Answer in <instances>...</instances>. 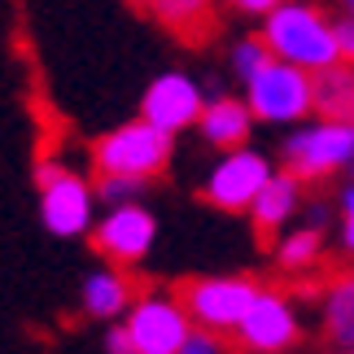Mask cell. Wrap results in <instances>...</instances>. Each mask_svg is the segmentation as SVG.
Instances as JSON below:
<instances>
[{"label":"cell","mask_w":354,"mask_h":354,"mask_svg":"<svg viewBox=\"0 0 354 354\" xmlns=\"http://www.w3.org/2000/svg\"><path fill=\"white\" fill-rule=\"evenodd\" d=\"M263 39L271 44V53L302 71L319 75L328 66L342 62V44H337V22L310 0H284L263 18Z\"/></svg>","instance_id":"cell-1"},{"label":"cell","mask_w":354,"mask_h":354,"mask_svg":"<svg viewBox=\"0 0 354 354\" xmlns=\"http://www.w3.org/2000/svg\"><path fill=\"white\" fill-rule=\"evenodd\" d=\"M280 167H289L306 184L350 175L354 171V122L328 118V114H310L302 122H293L280 145Z\"/></svg>","instance_id":"cell-2"},{"label":"cell","mask_w":354,"mask_h":354,"mask_svg":"<svg viewBox=\"0 0 354 354\" xmlns=\"http://www.w3.org/2000/svg\"><path fill=\"white\" fill-rule=\"evenodd\" d=\"M175 153V136L158 122H149L145 114H136L131 122H118L105 136L92 140V162L101 175H140V180H158L171 167Z\"/></svg>","instance_id":"cell-3"},{"label":"cell","mask_w":354,"mask_h":354,"mask_svg":"<svg viewBox=\"0 0 354 354\" xmlns=\"http://www.w3.org/2000/svg\"><path fill=\"white\" fill-rule=\"evenodd\" d=\"M245 101H250L258 122L293 127V122L315 114V75L284 57H271L258 75L245 79Z\"/></svg>","instance_id":"cell-4"},{"label":"cell","mask_w":354,"mask_h":354,"mask_svg":"<svg viewBox=\"0 0 354 354\" xmlns=\"http://www.w3.org/2000/svg\"><path fill=\"white\" fill-rule=\"evenodd\" d=\"M39 184V219L53 236H92L97 227V188H92L84 175H75L71 167H57V162H44L35 171Z\"/></svg>","instance_id":"cell-5"},{"label":"cell","mask_w":354,"mask_h":354,"mask_svg":"<svg viewBox=\"0 0 354 354\" xmlns=\"http://www.w3.org/2000/svg\"><path fill=\"white\" fill-rule=\"evenodd\" d=\"M276 175V162H271L263 149H223L214 158V167L201 180V201L223 214H250L254 197L263 193V184Z\"/></svg>","instance_id":"cell-6"},{"label":"cell","mask_w":354,"mask_h":354,"mask_svg":"<svg viewBox=\"0 0 354 354\" xmlns=\"http://www.w3.org/2000/svg\"><path fill=\"white\" fill-rule=\"evenodd\" d=\"M232 337L245 354H293L306 337V310L284 289H263Z\"/></svg>","instance_id":"cell-7"},{"label":"cell","mask_w":354,"mask_h":354,"mask_svg":"<svg viewBox=\"0 0 354 354\" xmlns=\"http://www.w3.org/2000/svg\"><path fill=\"white\" fill-rule=\"evenodd\" d=\"M258 293H263V284L254 276H197V280H184L180 302L188 306L193 324L232 337L241 328V319L250 315Z\"/></svg>","instance_id":"cell-8"},{"label":"cell","mask_w":354,"mask_h":354,"mask_svg":"<svg viewBox=\"0 0 354 354\" xmlns=\"http://www.w3.org/2000/svg\"><path fill=\"white\" fill-rule=\"evenodd\" d=\"M122 324L136 342V354H180L184 337L193 333V315L180 293H140Z\"/></svg>","instance_id":"cell-9"},{"label":"cell","mask_w":354,"mask_h":354,"mask_svg":"<svg viewBox=\"0 0 354 354\" xmlns=\"http://www.w3.org/2000/svg\"><path fill=\"white\" fill-rule=\"evenodd\" d=\"M158 241V219L145 201H127V206H105V219L92 227V245L105 263L114 267H136L145 263Z\"/></svg>","instance_id":"cell-10"},{"label":"cell","mask_w":354,"mask_h":354,"mask_svg":"<svg viewBox=\"0 0 354 354\" xmlns=\"http://www.w3.org/2000/svg\"><path fill=\"white\" fill-rule=\"evenodd\" d=\"M206 92H201V84L193 75H184V71H167V75H158L153 84L145 88V97H140V114L149 122H158V127H167L171 136H180L184 127H197V118L201 110H206Z\"/></svg>","instance_id":"cell-11"},{"label":"cell","mask_w":354,"mask_h":354,"mask_svg":"<svg viewBox=\"0 0 354 354\" xmlns=\"http://www.w3.org/2000/svg\"><path fill=\"white\" fill-rule=\"evenodd\" d=\"M306 210V180H297L289 167H276V175L263 184V193L254 197V206L245 219L254 223V232L263 241H276L284 227L297 223V214Z\"/></svg>","instance_id":"cell-12"},{"label":"cell","mask_w":354,"mask_h":354,"mask_svg":"<svg viewBox=\"0 0 354 354\" xmlns=\"http://www.w3.org/2000/svg\"><path fill=\"white\" fill-rule=\"evenodd\" d=\"M254 110H250V101L245 97H210L206 101V110H201L197 118V136L206 140L210 149H241V145H250V136H254Z\"/></svg>","instance_id":"cell-13"},{"label":"cell","mask_w":354,"mask_h":354,"mask_svg":"<svg viewBox=\"0 0 354 354\" xmlns=\"http://www.w3.org/2000/svg\"><path fill=\"white\" fill-rule=\"evenodd\" d=\"M324 258H328V236H324V223H293L284 227V232L271 241V263L276 271L284 276H310V271L324 267Z\"/></svg>","instance_id":"cell-14"},{"label":"cell","mask_w":354,"mask_h":354,"mask_svg":"<svg viewBox=\"0 0 354 354\" xmlns=\"http://www.w3.org/2000/svg\"><path fill=\"white\" fill-rule=\"evenodd\" d=\"M319 306V333L333 350H350L354 346V263H346V271L319 289L315 297Z\"/></svg>","instance_id":"cell-15"},{"label":"cell","mask_w":354,"mask_h":354,"mask_svg":"<svg viewBox=\"0 0 354 354\" xmlns=\"http://www.w3.org/2000/svg\"><path fill=\"white\" fill-rule=\"evenodd\" d=\"M136 302V289L122 267H101L84 280V310L92 319H122Z\"/></svg>","instance_id":"cell-16"},{"label":"cell","mask_w":354,"mask_h":354,"mask_svg":"<svg viewBox=\"0 0 354 354\" xmlns=\"http://www.w3.org/2000/svg\"><path fill=\"white\" fill-rule=\"evenodd\" d=\"M315 114L354 122V62H337L315 75Z\"/></svg>","instance_id":"cell-17"},{"label":"cell","mask_w":354,"mask_h":354,"mask_svg":"<svg viewBox=\"0 0 354 354\" xmlns=\"http://www.w3.org/2000/svg\"><path fill=\"white\" fill-rule=\"evenodd\" d=\"M153 18L184 39H201L214 26V0H153Z\"/></svg>","instance_id":"cell-18"},{"label":"cell","mask_w":354,"mask_h":354,"mask_svg":"<svg viewBox=\"0 0 354 354\" xmlns=\"http://www.w3.org/2000/svg\"><path fill=\"white\" fill-rule=\"evenodd\" d=\"M271 57H276V53H271V44L263 39V31H258V35H241V39H236L232 53H227V66H232V75L245 84V79L258 75Z\"/></svg>","instance_id":"cell-19"},{"label":"cell","mask_w":354,"mask_h":354,"mask_svg":"<svg viewBox=\"0 0 354 354\" xmlns=\"http://www.w3.org/2000/svg\"><path fill=\"white\" fill-rule=\"evenodd\" d=\"M333 223H337V258H342V263H354V175L337 188Z\"/></svg>","instance_id":"cell-20"},{"label":"cell","mask_w":354,"mask_h":354,"mask_svg":"<svg viewBox=\"0 0 354 354\" xmlns=\"http://www.w3.org/2000/svg\"><path fill=\"white\" fill-rule=\"evenodd\" d=\"M145 188L149 180H140V175H101L97 197H101V206H127V201H140Z\"/></svg>","instance_id":"cell-21"},{"label":"cell","mask_w":354,"mask_h":354,"mask_svg":"<svg viewBox=\"0 0 354 354\" xmlns=\"http://www.w3.org/2000/svg\"><path fill=\"white\" fill-rule=\"evenodd\" d=\"M180 354H227V333H214V328L193 324V333L184 337V350Z\"/></svg>","instance_id":"cell-22"},{"label":"cell","mask_w":354,"mask_h":354,"mask_svg":"<svg viewBox=\"0 0 354 354\" xmlns=\"http://www.w3.org/2000/svg\"><path fill=\"white\" fill-rule=\"evenodd\" d=\"M105 350H110V354H136V342H131L127 324H114V328L105 333Z\"/></svg>","instance_id":"cell-23"},{"label":"cell","mask_w":354,"mask_h":354,"mask_svg":"<svg viewBox=\"0 0 354 354\" xmlns=\"http://www.w3.org/2000/svg\"><path fill=\"white\" fill-rule=\"evenodd\" d=\"M337 22V44H342V57L354 62V13H342V18H333Z\"/></svg>","instance_id":"cell-24"},{"label":"cell","mask_w":354,"mask_h":354,"mask_svg":"<svg viewBox=\"0 0 354 354\" xmlns=\"http://www.w3.org/2000/svg\"><path fill=\"white\" fill-rule=\"evenodd\" d=\"M227 5H232L236 13H245V18H258V22H263L276 5H284V0H227Z\"/></svg>","instance_id":"cell-25"},{"label":"cell","mask_w":354,"mask_h":354,"mask_svg":"<svg viewBox=\"0 0 354 354\" xmlns=\"http://www.w3.org/2000/svg\"><path fill=\"white\" fill-rule=\"evenodd\" d=\"M342 13H354V0H342Z\"/></svg>","instance_id":"cell-26"},{"label":"cell","mask_w":354,"mask_h":354,"mask_svg":"<svg viewBox=\"0 0 354 354\" xmlns=\"http://www.w3.org/2000/svg\"><path fill=\"white\" fill-rule=\"evenodd\" d=\"M131 5H140V9H149V5H153V0H131Z\"/></svg>","instance_id":"cell-27"},{"label":"cell","mask_w":354,"mask_h":354,"mask_svg":"<svg viewBox=\"0 0 354 354\" xmlns=\"http://www.w3.org/2000/svg\"><path fill=\"white\" fill-rule=\"evenodd\" d=\"M333 354H354V346H350V350H333Z\"/></svg>","instance_id":"cell-28"},{"label":"cell","mask_w":354,"mask_h":354,"mask_svg":"<svg viewBox=\"0 0 354 354\" xmlns=\"http://www.w3.org/2000/svg\"><path fill=\"white\" fill-rule=\"evenodd\" d=\"M350 175H354V171H350Z\"/></svg>","instance_id":"cell-29"}]
</instances>
